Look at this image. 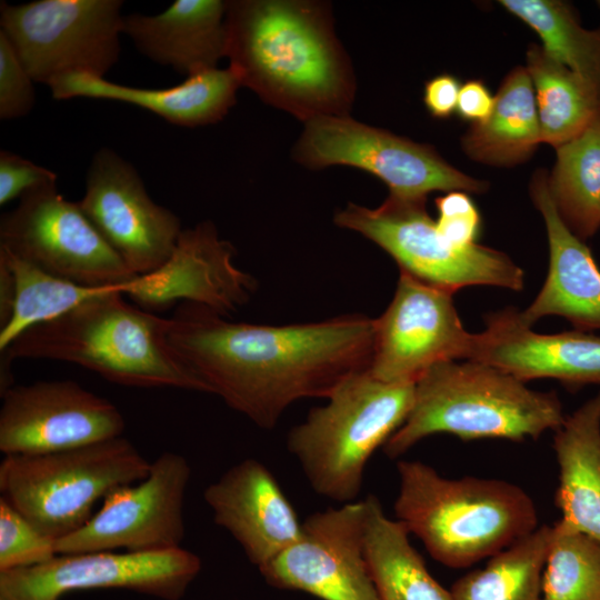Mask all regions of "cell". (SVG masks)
<instances>
[{
  "mask_svg": "<svg viewBox=\"0 0 600 600\" xmlns=\"http://www.w3.org/2000/svg\"><path fill=\"white\" fill-rule=\"evenodd\" d=\"M374 319L360 313L282 326L232 322L210 309L179 303L168 341L231 409L272 429L296 401L328 398L353 373L368 370Z\"/></svg>",
  "mask_w": 600,
  "mask_h": 600,
  "instance_id": "6da1fadb",
  "label": "cell"
},
{
  "mask_svg": "<svg viewBox=\"0 0 600 600\" xmlns=\"http://www.w3.org/2000/svg\"><path fill=\"white\" fill-rule=\"evenodd\" d=\"M226 23L229 67L241 86L303 122L349 116L356 79L328 3L232 0Z\"/></svg>",
  "mask_w": 600,
  "mask_h": 600,
  "instance_id": "7a4b0ae2",
  "label": "cell"
},
{
  "mask_svg": "<svg viewBox=\"0 0 600 600\" xmlns=\"http://www.w3.org/2000/svg\"><path fill=\"white\" fill-rule=\"evenodd\" d=\"M124 298L119 289H109L22 332L1 350L0 392L13 386L11 362L22 358L76 363L127 387L208 393L170 346V318L130 304Z\"/></svg>",
  "mask_w": 600,
  "mask_h": 600,
  "instance_id": "3957f363",
  "label": "cell"
},
{
  "mask_svg": "<svg viewBox=\"0 0 600 600\" xmlns=\"http://www.w3.org/2000/svg\"><path fill=\"white\" fill-rule=\"evenodd\" d=\"M397 470V520L449 568L489 559L538 528L531 497L514 483L446 478L418 460H401Z\"/></svg>",
  "mask_w": 600,
  "mask_h": 600,
  "instance_id": "277c9868",
  "label": "cell"
},
{
  "mask_svg": "<svg viewBox=\"0 0 600 600\" xmlns=\"http://www.w3.org/2000/svg\"><path fill=\"white\" fill-rule=\"evenodd\" d=\"M566 417L554 392L532 390L526 382L490 364L450 360L429 369L414 383L412 408L383 446L398 458L422 439L447 433L462 440L536 439L559 429Z\"/></svg>",
  "mask_w": 600,
  "mask_h": 600,
  "instance_id": "5b68a950",
  "label": "cell"
},
{
  "mask_svg": "<svg viewBox=\"0 0 600 600\" xmlns=\"http://www.w3.org/2000/svg\"><path fill=\"white\" fill-rule=\"evenodd\" d=\"M413 398L414 383L384 382L364 370L311 409L289 431L287 448L312 490L341 504L357 501L369 459L402 426Z\"/></svg>",
  "mask_w": 600,
  "mask_h": 600,
  "instance_id": "8992f818",
  "label": "cell"
},
{
  "mask_svg": "<svg viewBox=\"0 0 600 600\" xmlns=\"http://www.w3.org/2000/svg\"><path fill=\"white\" fill-rule=\"evenodd\" d=\"M148 461L123 437L39 454H8L0 463L3 500L56 541L83 527L96 503L144 479Z\"/></svg>",
  "mask_w": 600,
  "mask_h": 600,
  "instance_id": "52a82bcc",
  "label": "cell"
},
{
  "mask_svg": "<svg viewBox=\"0 0 600 600\" xmlns=\"http://www.w3.org/2000/svg\"><path fill=\"white\" fill-rule=\"evenodd\" d=\"M426 201L389 196L374 209L349 202L333 221L374 242L400 271L452 294L468 286L523 289L524 272L506 253L477 242L452 243L439 231Z\"/></svg>",
  "mask_w": 600,
  "mask_h": 600,
  "instance_id": "ba28073f",
  "label": "cell"
},
{
  "mask_svg": "<svg viewBox=\"0 0 600 600\" xmlns=\"http://www.w3.org/2000/svg\"><path fill=\"white\" fill-rule=\"evenodd\" d=\"M122 1L1 2L0 26L34 82L70 73L104 78L120 54Z\"/></svg>",
  "mask_w": 600,
  "mask_h": 600,
  "instance_id": "9c48e42d",
  "label": "cell"
},
{
  "mask_svg": "<svg viewBox=\"0 0 600 600\" xmlns=\"http://www.w3.org/2000/svg\"><path fill=\"white\" fill-rule=\"evenodd\" d=\"M293 157L310 169H362L384 182L389 196L404 199H427L432 191L481 193L488 189L486 181L459 171L432 147L349 116H322L304 122Z\"/></svg>",
  "mask_w": 600,
  "mask_h": 600,
  "instance_id": "30bf717a",
  "label": "cell"
},
{
  "mask_svg": "<svg viewBox=\"0 0 600 600\" xmlns=\"http://www.w3.org/2000/svg\"><path fill=\"white\" fill-rule=\"evenodd\" d=\"M0 249L56 277L121 289L138 277L103 239L78 201L64 199L57 183L30 190L1 216Z\"/></svg>",
  "mask_w": 600,
  "mask_h": 600,
  "instance_id": "8fae6325",
  "label": "cell"
},
{
  "mask_svg": "<svg viewBox=\"0 0 600 600\" xmlns=\"http://www.w3.org/2000/svg\"><path fill=\"white\" fill-rule=\"evenodd\" d=\"M190 476V464L182 454L162 452L151 462L144 479L112 490L83 527L57 540V553L162 552L181 548Z\"/></svg>",
  "mask_w": 600,
  "mask_h": 600,
  "instance_id": "7c38bea8",
  "label": "cell"
},
{
  "mask_svg": "<svg viewBox=\"0 0 600 600\" xmlns=\"http://www.w3.org/2000/svg\"><path fill=\"white\" fill-rule=\"evenodd\" d=\"M202 568L198 554L96 551L0 572V600H61L79 590L124 589L161 600H180Z\"/></svg>",
  "mask_w": 600,
  "mask_h": 600,
  "instance_id": "4fadbf2b",
  "label": "cell"
},
{
  "mask_svg": "<svg viewBox=\"0 0 600 600\" xmlns=\"http://www.w3.org/2000/svg\"><path fill=\"white\" fill-rule=\"evenodd\" d=\"M368 371L390 383H416L433 366L468 360L474 333L458 316L452 293L400 271L393 298L374 319Z\"/></svg>",
  "mask_w": 600,
  "mask_h": 600,
  "instance_id": "5bb4252c",
  "label": "cell"
},
{
  "mask_svg": "<svg viewBox=\"0 0 600 600\" xmlns=\"http://www.w3.org/2000/svg\"><path fill=\"white\" fill-rule=\"evenodd\" d=\"M366 499L308 516L299 538L259 571L321 600H379L364 556Z\"/></svg>",
  "mask_w": 600,
  "mask_h": 600,
  "instance_id": "9a60e30c",
  "label": "cell"
},
{
  "mask_svg": "<svg viewBox=\"0 0 600 600\" xmlns=\"http://www.w3.org/2000/svg\"><path fill=\"white\" fill-rule=\"evenodd\" d=\"M78 203L138 276L160 267L182 231L180 219L150 198L132 164L109 148L94 153L86 176L84 194Z\"/></svg>",
  "mask_w": 600,
  "mask_h": 600,
  "instance_id": "2e32d148",
  "label": "cell"
},
{
  "mask_svg": "<svg viewBox=\"0 0 600 600\" xmlns=\"http://www.w3.org/2000/svg\"><path fill=\"white\" fill-rule=\"evenodd\" d=\"M0 451L39 454L122 437L126 422L109 400L72 380L13 384L1 393Z\"/></svg>",
  "mask_w": 600,
  "mask_h": 600,
  "instance_id": "e0dca14e",
  "label": "cell"
},
{
  "mask_svg": "<svg viewBox=\"0 0 600 600\" xmlns=\"http://www.w3.org/2000/svg\"><path fill=\"white\" fill-rule=\"evenodd\" d=\"M234 247L219 237L216 226L202 221L182 229L167 260L121 289L136 306L154 313L191 302L228 317L244 306L256 280L233 263Z\"/></svg>",
  "mask_w": 600,
  "mask_h": 600,
  "instance_id": "ac0fdd59",
  "label": "cell"
},
{
  "mask_svg": "<svg viewBox=\"0 0 600 600\" xmlns=\"http://www.w3.org/2000/svg\"><path fill=\"white\" fill-rule=\"evenodd\" d=\"M468 360L496 367L526 382L554 379L568 387L600 384V337L586 331L534 332L521 311L506 308L484 317Z\"/></svg>",
  "mask_w": 600,
  "mask_h": 600,
  "instance_id": "d6986e66",
  "label": "cell"
},
{
  "mask_svg": "<svg viewBox=\"0 0 600 600\" xmlns=\"http://www.w3.org/2000/svg\"><path fill=\"white\" fill-rule=\"evenodd\" d=\"M203 499L217 526L227 530L258 570L290 547L302 521L273 473L244 459L210 483Z\"/></svg>",
  "mask_w": 600,
  "mask_h": 600,
  "instance_id": "ffe728a7",
  "label": "cell"
},
{
  "mask_svg": "<svg viewBox=\"0 0 600 600\" xmlns=\"http://www.w3.org/2000/svg\"><path fill=\"white\" fill-rule=\"evenodd\" d=\"M530 194L546 223L549 268L538 296L521 311L523 321L531 327L543 317L559 316L574 330H600V269L584 241L562 220L544 170L534 173Z\"/></svg>",
  "mask_w": 600,
  "mask_h": 600,
  "instance_id": "44dd1931",
  "label": "cell"
},
{
  "mask_svg": "<svg viewBox=\"0 0 600 600\" xmlns=\"http://www.w3.org/2000/svg\"><path fill=\"white\" fill-rule=\"evenodd\" d=\"M241 82L230 67L209 69L164 89H144L111 82L89 73H70L50 86L54 99L114 100L147 109L168 122L199 127L220 121L237 102Z\"/></svg>",
  "mask_w": 600,
  "mask_h": 600,
  "instance_id": "7402d4cb",
  "label": "cell"
},
{
  "mask_svg": "<svg viewBox=\"0 0 600 600\" xmlns=\"http://www.w3.org/2000/svg\"><path fill=\"white\" fill-rule=\"evenodd\" d=\"M226 14L227 1L177 0L157 14L123 16L122 33L150 60L189 77L227 57Z\"/></svg>",
  "mask_w": 600,
  "mask_h": 600,
  "instance_id": "603a6c76",
  "label": "cell"
},
{
  "mask_svg": "<svg viewBox=\"0 0 600 600\" xmlns=\"http://www.w3.org/2000/svg\"><path fill=\"white\" fill-rule=\"evenodd\" d=\"M559 521L600 543V391L556 430Z\"/></svg>",
  "mask_w": 600,
  "mask_h": 600,
  "instance_id": "cb8c5ba5",
  "label": "cell"
},
{
  "mask_svg": "<svg viewBox=\"0 0 600 600\" xmlns=\"http://www.w3.org/2000/svg\"><path fill=\"white\" fill-rule=\"evenodd\" d=\"M542 142L534 88L527 68L512 69L501 82L490 116L471 124L461 143L473 160L513 166Z\"/></svg>",
  "mask_w": 600,
  "mask_h": 600,
  "instance_id": "d4e9b609",
  "label": "cell"
},
{
  "mask_svg": "<svg viewBox=\"0 0 600 600\" xmlns=\"http://www.w3.org/2000/svg\"><path fill=\"white\" fill-rule=\"evenodd\" d=\"M366 502L364 556L379 600H453L429 572L406 527L386 516L376 496Z\"/></svg>",
  "mask_w": 600,
  "mask_h": 600,
  "instance_id": "484cf974",
  "label": "cell"
},
{
  "mask_svg": "<svg viewBox=\"0 0 600 600\" xmlns=\"http://www.w3.org/2000/svg\"><path fill=\"white\" fill-rule=\"evenodd\" d=\"M526 68L534 88L542 142L558 148L600 119L594 88L541 46H530Z\"/></svg>",
  "mask_w": 600,
  "mask_h": 600,
  "instance_id": "4316f807",
  "label": "cell"
},
{
  "mask_svg": "<svg viewBox=\"0 0 600 600\" xmlns=\"http://www.w3.org/2000/svg\"><path fill=\"white\" fill-rule=\"evenodd\" d=\"M556 149L549 189L564 223L586 241L600 229V119Z\"/></svg>",
  "mask_w": 600,
  "mask_h": 600,
  "instance_id": "83f0119b",
  "label": "cell"
},
{
  "mask_svg": "<svg viewBox=\"0 0 600 600\" xmlns=\"http://www.w3.org/2000/svg\"><path fill=\"white\" fill-rule=\"evenodd\" d=\"M551 526L489 558L487 564L458 579L450 589L453 600H541L542 573Z\"/></svg>",
  "mask_w": 600,
  "mask_h": 600,
  "instance_id": "f1b7e54d",
  "label": "cell"
},
{
  "mask_svg": "<svg viewBox=\"0 0 600 600\" xmlns=\"http://www.w3.org/2000/svg\"><path fill=\"white\" fill-rule=\"evenodd\" d=\"M0 262L13 281V304L7 323L0 327V351L29 328L56 319L109 289L81 286L56 277L0 249Z\"/></svg>",
  "mask_w": 600,
  "mask_h": 600,
  "instance_id": "f546056e",
  "label": "cell"
},
{
  "mask_svg": "<svg viewBox=\"0 0 600 600\" xmlns=\"http://www.w3.org/2000/svg\"><path fill=\"white\" fill-rule=\"evenodd\" d=\"M500 4L533 29L541 47L600 96V28L584 29L563 1L501 0Z\"/></svg>",
  "mask_w": 600,
  "mask_h": 600,
  "instance_id": "4dcf8cb0",
  "label": "cell"
},
{
  "mask_svg": "<svg viewBox=\"0 0 600 600\" xmlns=\"http://www.w3.org/2000/svg\"><path fill=\"white\" fill-rule=\"evenodd\" d=\"M541 600H600V543L561 521L551 526Z\"/></svg>",
  "mask_w": 600,
  "mask_h": 600,
  "instance_id": "1f68e13d",
  "label": "cell"
},
{
  "mask_svg": "<svg viewBox=\"0 0 600 600\" xmlns=\"http://www.w3.org/2000/svg\"><path fill=\"white\" fill-rule=\"evenodd\" d=\"M56 542L0 498V572L51 560L58 554Z\"/></svg>",
  "mask_w": 600,
  "mask_h": 600,
  "instance_id": "d6a6232c",
  "label": "cell"
},
{
  "mask_svg": "<svg viewBox=\"0 0 600 600\" xmlns=\"http://www.w3.org/2000/svg\"><path fill=\"white\" fill-rule=\"evenodd\" d=\"M33 79L12 44L0 31V119L28 114L36 103Z\"/></svg>",
  "mask_w": 600,
  "mask_h": 600,
  "instance_id": "836d02e7",
  "label": "cell"
},
{
  "mask_svg": "<svg viewBox=\"0 0 600 600\" xmlns=\"http://www.w3.org/2000/svg\"><path fill=\"white\" fill-rule=\"evenodd\" d=\"M439 231L457 246L476 243L481 227L478 209L467 192L450 191L436 199Z\"/></svg>",
  "mask_w": 600,
  "mask_h": 600,
  "instance_id": "e575fe53",
  "label": "cell"
},
{
  "mask_svg": "<svg viewBox=\"0 0 600 600\" xmlns=\"http://www.w3.org/2000/svg\"><path fill=\"white\" fill-rule=\"evenodd\" d=\"M57 174L13 152H0V204L4 206L26 192L57 183Z\"/></svg>",
  "mask_w": 600,
  "mask_h": 600,
  "instance_id": "d590c367",
  "label": "cell"
},
{
  "mask_svg": "<svg viewBox=\"0 0 600 600\" xmlns=\"http://www.w3.org/2000/svg\"><path fill=\"white\" fill-rule=\"evenodd\" d=\"M460 88L458 79L448 73L438 74L427 81L423 102L430 114L446 119L456 112Z\"/></svg>",
  "mask_w": 600,
  "mask_h": 600,
  "instance_id": "8d00e7d4",
  "label": "cell"
},
{
  "mask_svg": "<svg viewBox=\"0 0 600 600\" xmlns=\"http://www.w3.org/2000/svg\"><path fill=\"white\" fill-rule=\"evenodd\" d=\"M493 104L494 97L487 86L480 80H470L460 88L456 112L472 124L479 123L490 116Z\"/></svg>",
  "mask_w": 600,
  "mask_h": 600,
  "instance_id": "74e56055",
  "label": "cell"
},
{
  "mask_svg": "<svg viewBox=\"0 0 600 600\" xmlns=\"http://www.w3.org/2000/svg\"><path fill=\"white\" fill-rule=\"evenodd\" d=\"M597 3H598V6L600 7V0H599Z\"/></svg>",
  "mask_w": 600,
  "mask_h": 600,
  "instance_id": "f35d334b",
  "label": "cell"
}]
</instances>
